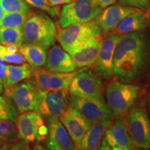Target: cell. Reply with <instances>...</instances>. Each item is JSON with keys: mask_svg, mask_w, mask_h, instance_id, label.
Segmentation results:
<instances>
[{"mask_svg": "<svg viewBox=\"0 0 150 150\" xmlns=\"http://www.w3.org/2000/svg\"><path fill=\"white\" fill-rule=\"evenodd\" d=\"M149 56L145 33L135 31L121 35L114 54V75L123 83L135 81L145 72Z\"/></svg>", "mask_w": 150, "mask_h": 150, "instance_id": "6da1fadb", "label": "cell"}, {"mask_svg": "<svg viewBox=\"0 0 150 150\" xmlns=\"http://www.w3.org/2000/svg\"><path fill=\"white\" fill-rule=\"evenodd\" d=\"M23 42L38 45L46 50L55 44L56 23L44 12L29 10L22 27Z\"/></svg>", "mask_w": 150, "mask_h": 150, "instance_id": "7a4b0ae2", "label": "cell"}, {"mask_svg": "<svg viewBox=\"0 0 150 150\" xmlns=\"http://www.w3.org/2000/svg\"><path fill=\"white\" fill-rule=\"evenodd\" d=\"M140 87L129 83L114 81L106 88V100L112 115L121 117L127 113L135 104Z\"/></svg>", "mask_w": 150, "mask_h": 150, "instance_id": "3957f363", "label": "cell"}, {"mask_svg": "<svg viewBox=\"0 0 150 150\" xmlns=\"http://www.w3.org/2000/svg\"><path fill=\"white\" fill-rule=\"evenodd\" d=\"M103 34L96 18L91 21L81 23L71 24L65 28H61L56 35V40L59 41L63 50L67 52L73 47L82 41L91 38H101Z\"/></svg>", "mask_w": 150, "mask_h": 150, "instance_id": "277c9868", "label": "cell"}, {"mask_svg": "<svg viewBox=\"0 0 150 150\" xmlns=\"http://www.w3.org/2000/svg\"><path fill=\"white\" fill-rule=\"evenodd\" d=\"M102 11V8L94 4L93 0H74L63 6L58 25L60 28H65L73 24L91 21Z\"/></svg>", "mask_w": 150, "mask_h": 150, "instance_id": "5b68a950", "label": "cell"}, {"mask_svg": "<svg viewBox=\"0 0 150 150\" xmlns=\"http://www.w3.org/2000/svg\"><path fill=\"white\" fill-rule=\"evenodd\" d=\"M125 122L135 147L150 149V120L147 111L140 107H131Z\"/></svg>", "mask_w": 150, "mask_h": 150, "instance_id": "8992f818", "label": "cell"}, {"mask_svg": "<svg viewBox=\"0 0 150 150\" xmlns=\"http://www.w3.org/2000/svg\"><path fill=\"white\" fill-rule=\"evenodd\" d=\"M40 90L35 80H24L11 87L5 88V95L11 99L20 112L38 109Z\"/></svg>", "mask_w": 150, "mask_h": 150, "instance_id": "52a82bcc", "label": "cell"}, {"mask_svg": "<svg viewBox=\"0 0 150 150\" xmlns=\"http://www.w3.org/2000/svg\"><path fill=\"white\" fill-rule=\"evenodd\" d=\"M69 103L92 123L100 121H112L111 110L104 99L81 97L71 95Z\"/></svg>", "mask_w": 150, "mask_h": 150, "instance_id": "ba28073f", "label": "cell"}, {"mask_svg": "<svg viewBox=\"0 0 150 150\" xmlns=\"http://www.w3.org/2000/svg\"><path fill=\"white\" fill-rule=\"evenodd\" d=\"M70 95L81 97L104 99V86L97 74L87 69L73 79L68 87Z\"/></svg>", "mask_w": 150, "mask_h": 150, "instance_id": "9c48e42d", "label": "cell"}, {"mask_svg": "<svg viewBox=\"0 0 150 150\" xmlns=\"http://www.w3.org/2000/svg\"><path fill=\"white\" fill-rule=\"evenodd\" d=\"M120 35L119 33L113 32L104 38L101 42L97 59L92 65L95 73L104 79H110L114 75V54L116 45Z\"/></svg>", "mask_w": 150, "mask_h": 150, "instance_id": "30bf717a", "label": "cell"}, {"mask_svg": "<svg viewBox=\"0 0 150 150\" xmlns=\"http://www.w3.org/2000/svg\"><path fill=\"white\" fill-rule=\"evenodd\" d=\"M86 69L87 67H82L72 72H61L37 67L33 69V77L41 91L67 90L73 79Z\"/></svg>", "mask_w": 150, "mask_h": 150, "instance_id": "8fae6325", "label": "cell"}, {"mask_svg": "<svg viewBox=\"0 0 150 150\" xmlns=\"http://www.w3.org/2000/svg\"><path fill=\"white\" fill-rule=\"evenodd\" d=\"M134 147L127 131L125 120L121 116L106 129L99 149L131 150Z\"/></svg>", "mask_w": 150, "mask_h": 150, "instance_id": "7c38bea8", "label": "cell"}, {"mask_svg": "<svg viewBox=\"0 0 150 150\" xmlns=\"http://www.w3.org/2000/svg\"><path fill=\"white\" fill-rule=\"evenodd\" d=\"M69 104L67 90L45 91L40 90L37 111L46 117H59L67 109Z\"/></svg>", "mask_w": 150, "mask_h": 150, "instance_id": "4fadbf2b", "label": "cell"}, {"mask_svg": "<svg viewBox=\"0 0 150 150\" xmlns=\"http://www.w3.org/2000/svg\"><path fill=\"white\" fill-rule=\"evenodd\" d=\"M59 119L68 132L75 147L79 145L86 132L93 124L70 104L65 112L59 116Z\"/></svg>", "mask_w": 150, "mask_h": 150, "instance_id": "5bb4252c", "label": "cell"}, {"mask_svg": "<svg viewBox=\"0 0 150 150\" xmlns=\"http://www.w3.org/2000/svg\"><path fill=\"white\" fill-rule=\"evenodd\" d=\"M45 125L42 115L36 110L22 112L16 120L18 139L26 143L40 142L39 129Z\"/></svg>", "mask_w": 150, "mask_h": 150, "instance_id": "9a60e30c", "label": "cell"}, {"mask_svg": "<svg viewBox=\"0 0 150 150\" xmlns=\"http://www.w3.org/2000/svg\"><path fill=\"white\" fill-rule=\"evenodd\" d=\"M48 133L45 144L48 149L72 150L75 149L72 138L59 117H47Z\"/></svg>", "mask_w": 150, "mask_h": 150, "instance_id": "2e32d148", "label": "cell"}, {"mask_svg": "<svg viewBox=\"0 0 150 150\" xmlns=\"http://www.w3.org/2000/svg\"><path fill=\"white\" fill-rule=\"evenodd\" d=\"M101 42V38H91L82 41L71 49L68 53L76 68L93 65L99 54Z\"/></svg>", "mask_w": 150, "mask_h": 150, "instance_id": "e0dca14e", "label": "cell"}, {"mask_svg": "<svg viewBox=\"0 0 150 150\" xmlns=\"http://www.w3.org/2000/svg\"><path fill=\"white\" fill-rule=\"evenodd\" d=\"M139 10L138 8L120 4L110 5L105 8L96 18L103 34L115 29L116 26L128 15Z\"/></svg>", "mask_w": 150, "mask_h": 150, "instance_id": "ac0fdd59", "label": "cell"}, {"mask_svg": "<svg viewBox=\"0 0 150 150\" xmlns=\"http://www.w3.org/2000/svg\"><path fill=\"white\" fill-rule=\"evenodd\" d=\"M46 67L49 70L61 72H72L76 69L70 54L57 45L49 50Z\"/></svg>", "mask_w": 150, "mask_h": 150, "instance_id": "d6986e66", "label": "cell"}, {"mask_svg": "<svg viewBox=\"0 0 150 150\" xmlns=\"http://www.w3.org/2000/svg\"><path fill=\"white\" fill-rule=\"evenodd\" d=\"M149 16L145 11L138 10L128 15L116 26L115 33L122 35L135 31H140L149 26Z\"/></svg>", "mask_w": 150, "mask_h": 150, "instance_id": "ffe728a7", "label": "cell"}, {"mask_svg": "<svg viewBox=\"0 0 150 150\" xmlns=\"http://www.w3.org/2000/svg\"><path fill=\"white\" fill-rule=\"evenodd\" d=\"M112 121H100L93 123L86 132L76 149L83 150L98 149L108 127Z\"/></svg>", "mask_w": 150, "mask_h": 150, "instance_id": "44dd1931", "label": "cell"}, {"mask_svg": "<svg viewBox=\"0 0 150 150\" xmlns=\"http://www.w3.org/2000/svg\"><path fill=\"white\" fill-rule=\"evenodd\" d=\"M20 52L33 68L46 65L47 54L46 49L38 45L24 43L20 47Z\"/></svg>", "mask_w": 150, "mask_h": 150, "instance_id": "7402d4cb", "label": "cell"}, {"mask_svg": "<svg viewBox=\"0 0 150 150\" xmlns=\"http://www.w3.org/2000/svg\"><path fill=\"white\" fill-rule=\"evenodd\" d=\"M33 69L27 63H23L21 65H6V85L4 88L32 77Z\"/></svg>", "mask_w": 150, "mask_h": 150, "instance_id": "603a6c76", "label": "cell"}, {"mask_svg": "<svg viewBox=\"0 0 150 150\" xmlns=\"http://www.w3.org/2000/svg\"><path fill=\"white\" fill-rule=\"evenodd\" d=\"M27 13L13 12L5 13L0 20V29H22V27L26 19Z\"/></svg>", "mask_w": 150, "mask_h": 150, "instance_id": "cb8c5ba5", "label": "cell"}, {"mask_svg": "<svg viewBox=\"0 0 150 150\" xmlns=\"http://www.w3.org/2000/svg\"><path fill=\"white\" fill-rule=\"evenodd\" d=\"M18 139V133L15 122L0 119V140L13 142Z\"/></svg>", "mask_w": 150, "mask_h": 150, "instance_id": "d4e9b609", "label": "cell"}, {"mask_svg": "<svg viewBox=\"0 0 150 150\" xmlns=\"http://www.w3.org/2000/svg\"><path fill=\"white\" fill-rule=\"evenodd\" d=\"M23 43V34L22 29H0V44H15L20 46Z\"/></svg>", "mask_w": 150, "mask_h": 150, "instance_id": "484cf974", "label": "cell"}, {"mask_svg": "<svg viewBox=\"0 0 150 150\" xmlns=\"http://www.w3.org/2000/svg\"><path fill=\"white\" fill-rule=\"evenodd\" d=\"M18 112L11 99L6 95H0V119L10 120L16 122Z\"/></svg>", "mask_w": 150, "mask_h": 150, "instance_id": "4316f807", "label": "cell"}, {"mask_svg": "<svg viewBox=\"0 0 150 150\" xmlns=\"http://www.w3.org/2000/svg\"><path fill=\"white\" fill-rule=\"evenodd\" d=\"M5 13L13 12H26L30 10V5L25 0H0Z\"/></svg>", "mask_w": 150, "mask_h": 150, "instance_id": "83f0119b", "label": "cell"}, {"mask_svg": "<svg viewBox=\"0 0 150 150\" xmlns=\"http://www.w3.org/2000/svg\"><path fill=\"white\" fill-rule=\"evenodd\" d=\"M25 1H27L28 4L34 7V8L40 9L43 12L47 13L52 18H56V17L59 16L61 10H60L59 6H52L47 4L45 0H25Z\"/></svg>", "mask_w": 150, "mask_h": 150, "instance_id": "f1b7e54d", "label": "cell"}, {"mask_svg": "<svg viewBox=\"0 0 150 150\" xmlns=\"http://www.w3.org/2000/svg\"><path fill=\"white\" fill-rule=\"evenodd\" d=\"M0 57L2 58L5 62L13 64H23L26 61L25 58L20 52L16 53H9L6 50L5 46L1 44H0Z\"/></svg>", "mask_w": 150, "mask_h": 150, "instance_id": "f546056e", "label": "cell"}, {"mask_svg": "<svg viewBox=\"0 0 150 150\" xmlns=\"http://www.w3.org/2000/svg\"><path fill=\"white\" fill-rule=\"evenodd\" d=\"M119 3L125 6H131L148 11L150 8L149 0H119Z\"/></svg>", "mask_w": 150, "mask_h": 150, "instance_id": "4dcf8cb0", "label": "cell"}, {"mask_svg": "<svg viewBox=\"0 0 150 150\" xmlns=\"http://www.w3.org/2000/svg\"><path fill=\"white\" fill-rule=\"evenodd\" d=\"M0 83L4 87L6 85V65L2 58L0 57Z\"/></svg>", "mask_w": 150, "mask_h": 150, "instance_id": "1f68e13d", "label": "cell"}, {"mask_svg": "<svg viewBox=\"0 0 150 150\" xmlns=\"http://www.w3.org/2000/svg\"><path fill=\"white\" fill-rule=\"evenodd\" d=\"M117 0H93L95 5L98 6L101 8H105L110 5L114 4Z\"/></svg>", "mask_w": 150, "mask_h": 150, "instance_id": "d6a6232c", "label": "cell"}, {"mask_svg": "<svg viewBox=\"0 0 150 150\" xmlns=\"http://www.w3.org/2000/svg\"><path fill=\"white\" fill-rule=\"evenodd\" d=\"M47 4L52 6H56L61 4H66L70 3L74 0H45Z\"/></svg>", "mask_w": 150, "mask_h": 150, "instance_id": "836d02e7", "label": "cell"}, {"mask_svg": "<svg viewBox=\"0 0 150 150\" xmlns=\"http://www.w3.org/2000/svg\"><path fill=\"white\" fill-rule=\"evenodd\" d=\"M5 48L6 50L9 53H16V52H20V47L18 45L15 44H8L6 45Z\"/></svg>", "mask_w": 150, "mask_h": 150, "instance_id": "e575fe53", "label": "cell"}, {"mask_svg": "<svg viewBox=\"0 0 150 150\" xmlns=\"http://www.w3.org/2000/svg\"><path fill=\"white\" fill-rule=\"evenodd\" d=\"M4 12L2 6H1V3H0V20H1V18H2V17L4 16Z\"/></svg>", "mask_w": 150, "mask_h": 150, "instance_id": "d590c367", "label": "cell"}, {"mask_svg": "<svg viewBox=\"0 0 150 150\" xmlns=\"http://www.w3.org/2000/svg\"><path fill=\"white\" fill-rule=\"evenodd\" d=\"M3 85L0 83V94H2L3 92H4V90H3Z\"/></svg>", "mask_w": 150, "mask_h": 150, "instance_id": "8d00e7d4", "label": "cell"}, {"mask_svg": "<svg viewBox=\"0 0 150 150\" xmlns=\"http://www.w3.org/2000/svg\"><path fill=\"white\" fill-rule=\"evenodd\" d=\"M148 107H149V113H150V95H149V97H148Z\"/></svg>", "mask_w": 150, "mask_h": 150, "instance_id": "74e56055", "label": "cell"}, {"mask_svg": "<svg viewBox=\"0 0 150 150\" xmlns=\"http://www.w3.org/2000/svg\"><path fill=\"white\" fill-rule=\"evenodd\" d=\"M5 143V142H4V141H2V140H0V149H1V146H2Z\"/></svg>", "mask_w": 150, "mask_h": 150, "instance_id": "f35d334b", "label": "cell"}]
</instances>
